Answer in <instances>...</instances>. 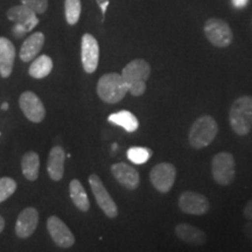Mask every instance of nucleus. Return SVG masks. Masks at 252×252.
Returning <instances> with one entry per match:
<instances>
[{
  "label": "nucleus",
  "instance_id": "obj_1",
  "mask_svg": "<svg viewBox=\"0 0 252 252\" xmlns=\"http://www.w3.org/2000/svg\"><path fill=\"white\" fill-rule=\"evenodd\" d=\"M217 132H219V125L215 119L208 115L201 116L193 123L189 130V144L193 149H204L215 140Z\"/></svg>",
  "mask_w": 252,
  "mask_h": 252
},
{
  "label": "nucleus",
  "instance_id": "obj_2",
  "mask_svg": "<svg viewBox=\"0 0 252 252\" xmlns=\"http://www.w3.org/2000/svg\"><path fill=\"white\" fill-rule=\"evenodd\" d=\"M230 126L236 134L247 135L252 128V97L242 96L231 105L229 111Z\"/></svg>",
  "mask_w": 252,
  "mask_h": 252
},
{
  "label": "nucleus",
  "instance_id": "obj_3",
  "mask_svg": "<svg viewBox=\"0 0 252 252\" xmlns=\"http://www.w3.org/2000/svg\"><path fill=\"white\" fill-rule=\"evenodd\" d=\"M128 93V86L122 74L109 72L103 75L97 83V94L103 102L108 104L119 103Z\"/></svg>",
  "mask_w": 252,
  "mask_h": 252
},
{
  "label": "nucleus",
  "instance_id": "obj_4",
  "mask_svg": "<svg viewBox=\"0 0 252 252\" xmlns=\"http://www.w3.org/2000/svg\"><path fill=\"white\" fill-rule=\"evenodd\" d=\"M7 18L8 20L14 23L12 34L17 39L24 37L39 24V19H37L35 12L23 4L9 8L7 11Z\"/></svg>",
  "mask_w": 252,
  "mask_h": 252
},
{
  "label": "nucleus",
  "instance_id": "obj_5",
  "mask_svg": "<svg viewBox=\"0 0 252 252\" xmlns=\"http://www.w3.org/2000/svg\"><path fill=\"white\" fill-rule=\"evenodd\" d=\"M213 178L216 184L228 186L235 180L236 163L235 158L229 152H220L213 158L212 161Z\"/></svg>",
  "mask_w": 252,
  "mask_h": 252
},
{
  "label": "nucleus",
  "instance_id": "obj_6",
  "mask_svg": "<svg viewBox=\"0 0 252 252\" xmlns=\"http://www.w3.org/2000/svg\"><path fill=\"white\" fill-rule=\"evenodd\" d=\"M204 34L214 46L224 48L232 42L234 34L231 28L222 19L212 18L204 25Z\"/></svg>",
  "mask_w": 252,
  "mask_h": 252
},
{
  "label": "nucleus",
  "instance_id": "obj_7",
  "mask_svg": "<svg viewBox=\"0 0 252 252\" xmlns=\"http://www.w3.org/2000/svg\"><path fill=\"white\" fill-rule=\"evenodd\" d=\"M89 185L94 196L96 198V202L103 210V213L110 219H116L118 216L117 204L112 200L111 195L109 194L108 189L103 185L99 176L97 174H91L89 176Z\"/></svg>",
  "mask_w": 252,
  "mask_h": 252
},
{
  "label": "nucleus",
  "instance_id": "obj_8",
  "mask_svg": "<svg viewBox=\"0 0 252 252\" xmlns=\"http://www.w3.org/2000/svg\"><path fill=\"white\" fill-rule=\"evenodd\" d=\"M153 187L160 193H168L176 180V168L169 162L158 163L150 173Z\"/></svg>",
  "mask_w": 252,
  "mask_h": 252
},
{
  "label": "nucleus",
  "instance_id": "obj_9",
  "mask_svg": "<svg viewBox=\"0 0 252 252\" xmlns=\"http://www.w3.org/2000/svg\"><path fill=\"white\" fill-rule=\"evenodd\" d=\"M179 208L182 213L188 215L202 216L209 212V201L204 195L195 191H184L179 197Z\"/></svg>",
  "mask_w": 252,
  "mask_h": 252
},
{
  "label": "nucleus",
  "instance_id": "obj_10",
  "mask_svg": "<svg viewBox=\"0 0 252 252\" xmlns=\"http://www.w3.org/2000/svg\"><path fill=\"white\" fill-rule=\"evenodd\" d=\"M19 105L25 117L33 123H41L45 119L46 109L41 99L32 91H25L19 98Z\"/></svg>",
  "mask_w": 252,
  "mask_h": 252
},
{
  "label": "nucleus",
  "instance_id": "obj_11",
  "mask_svg": "<svg viewBox=\"0 0 252 252\" xmlns=\"http://www.w3.org/2000/svg\"><path fill=\"white\" fill-rule=\"evenodd\" d=\"M47 229L54 243L62 249L71 248L75 244L74 234L67 224L58 216H50L47 220Z\"/></svg>",
  "mask_w": 252,
  "mask_h": 252
},
{
  "label": "nucleus",
  "instance_id": "obj_12",
  "mask_svg": "<svg viewBox=\"0 0 252 252\" xmlns=\"http://www.w3.org/2000/svg\"><path fill=\"white\" fill-rule=\"evenodd\" d=\"M81 58L86 72L93 74L96 71L99 61V46L91 34H84L82 36Z\"/></svg>",
  "mask_w": 252,
  "mask_h": 252
},
{
  "label": "nucleus",
  "instance_id": "obj_13",
  "mask_svg": "<svg viewBox=\"0 0 252 252\" xmlns=\"http://www.w3.org/2000/svg\"><path fill=\"white\" fill-rule=\"evenodd\" d=\"M39 223V213L35 208L27 207L19 214L15 223V234L19 238H28L35 231Z\"/></svg>",
  "mask_w": 252,
  "mask_h": 252
},
{
  "label": "nucleus",
  "instance_id": "obj_14",
  "mask_svg": "<svg viewBox=\"0 0 252 252\" xmlns=\"http://www.w3.org/2000/svg\"><path fill=\"white\" fill-rule=\"evenodd\" d=\"M111 173L115 176V179L121 184L123 187L130 190H134L139 187L140 184V175L137 169L127 165L125 162L113 163L111 166Z\"/></svg>",
  "mask_w": 252,
  "mask_h": 252
},
{
  "label": "nucleus",
  "instance_id": "obj_15",
  "mask_svg": "<svg viewBox=\"0 0 252 252\" xmlns=\"http://www.w3.org/2000/svg\"><path fill=\"white\" fill-rule=\"evenodd\" d=\"M151 75V65L143 59H135L125 65L122 76L127 86L137 82H146Z\"/></svg>",
  "mask_w": 252,
  "mask_h": 252
},
{
  "label": "nucleus",
  "instance_id": "obj_16",
  "mask_svg": "<svg viewBox=\"0 0 252 252\" xmlns=\"http://www.w3.org/2000/svg\"><path fill=\"white\" fill-rule=\"evenodd\" d=\"M175 235L180 241L189 245H203L207 242V235L203 230L188 223H179L175 226Z\"/></svg>",
  "mask_w": 252,
  "mask_h": 252
},
{
  "label": "nucleus",
  "instance_id": "obj_17",
  "mask_svg": "<svg viewBox=\"0 0 252 252\" xmlns=\"http://www.w3.org/2000/svg\"><path fill=\"white\" fill-rule=\"evenodd\" d=\"M15 47L7 37L0 36V75L7 78L13 71L15 60Z\"/></svg>",
  "mask_w": 252,
  "mask_h": 252
},
{
  "label": "nucleus",
  "instance_id": "obj_18",
  "mask_svg": "<svg viewBox=\"0 0 252 252\" xmlns=\"http://www.w3.org/2000/svg\"><path fill=\"white\" fill-rule=\"evenodd\" d=\"M65 152L61 146H54L49 152L47 171L53 181H60L64 174Z\"/></svg>",
  "mask_w": 252,
  "mask_h": 252
},
{
  "label": "nucleus",
  "instance_id": "obj_19",
  "mask_svg": "<svg viewBox=\"0 0 252 252\" xmlns=\"http://www.w3.org/2000/svg\"><path fill=\"white\" fill-rule=\"evenodd\" d=\"M45 34L41 33V32H36V33H33L32 35L28 36L24 41L20 49L21 61L30 62L35 59L40 50L42 49L43 45H45Z\"/></svg>",
  "mask_w": 252,
  "mask_h": 252
},
{
  "label": "nucleus",
  "instance_id": "obj_20",
  "mask_svg": "<svg viewBox=\"0 0 252 252\" xmlns=\"http://www.w3.org/2000/svg\"><path fill=\"white\" fill-rule=\"evenodd\" d=\"M69 193H70V198L72 203L76 206V208L81 210V212L87 213L90 209V201L88 197L86 189H84L83 185L81 184L80 180L74 179L69 184Z\"/></svg>",
  "mask_w": 252,
  "mask_h": 252
},
{
  "label": "nucleus",
  "instance_id": "obj_21",
  "mask_svg": "<svg viewBox=\"0 0 252 252\" xmlns=\"http://www.w3.org/2000/svg\"><path fill=\"white\" fill-rule=\"evenodd\" d=\"M108 121L112 124L122 126L125 131L127 132H134L139 127V122L133 113L126 110H122V111L115 112L109 116Z\"/></svg>",
  "mask_w": 252,
  "mask_h": 252
},
{
  "label": "nucleus",
  "instance_id": "obj_22",
  "mask_svg": "<svg viewBox=\"0 0 252 252\" xmlns=\"http://www.w3.org/2000/svg\"><path fill=\"white\" fill-rule=\"evenodd\" d=\"M21 169L27 180L35 181L39 178L40 158L36 152H27L21 159Z\"/></svg>",
  "mask_w": 252,
  "mask_h": 252
},
{
  "label": "nucleus",
  "instance_id": "obj_23",
  "mask_svg": "<svg viewBox=\"0 0 252 252\" xmlns=\"http://www.w3.org/2000/svg\"><path fill=\"white\" fill-rule=\"evenodd\" d=\"M53 70V60L48 55H41L32 62L30 67V75L33 78H45Z\"/></svg>",
  "mask_w": 252,
  "mask_h": 252
},
{
  "label": "nucleus",
  "instance_id": "obj_24",
  "mask_svg": "<svg viewBox=\"0 0 252 252\" xmlns=\"http://www.w3.org/2000/svg\"><path fill=\"white\" fill-rule=\"evenodd\" d=\"M64 11L67 23L69 25H71V26L76 25L78 23V20H80L82 12L81 0H65Z\"/></svg>",
  "mask_w": 252,
  "mask_h": 252
},
{
  "label": "nucleus",
  "instance_id": "obj_25",
  "mask_svg": "<svg viewBox=\"0 0 252 252\" xmlns=\"http://www.w3.org/2000/svg\"><path fill=\"white\" fill-rule=\"evenodd\" d=\"M152 154V150L147 149V147L133 146L127 150V158L131 162L135 163V165H143V163L149 161Z\"/></svg>",
  "mask_w": 252,
  "mask_h": 252
},
{
  "label": "nucleus",
  "instance_id": "obj_26",
  "mask_svg": "<svg viewBox=\"0 0 252 252\" xmlns=\"http://www.w3.org/2000/svg\"><path fill=\"white\" fill-rule=\"evenodd\" d=\"M17 190V182L12 178H0V203L11 197Z\"/></svg>",
  "mask_w": 252,
  "mask_h": 252
},
{
  "label": "nucleus",
  "instance_id": "obj_27",
  "mask_svg": "<svg viewBox=\"0 0 252 252\" xmlns=\"http://www.w3.org/2000/svg\"><path fill=\"white\" fill-rule=\"evenodd\" d=\"M21 2L36 14L45 13L48 8V0H21Z\"/></svg>",
  "mask_w": 252,
  "mask_h": 252
},
{
  "label": "nucleus",
  "instance_id": "obj_28",
  "mask_svg": "<svg viewBox=\"0 0 252 252\" xmlns=\"http://www.w3.org/2000/svg\"><path fill=\"white\" fill-rule=\"evenodd\" d=\"M146 91V82H137V83H132L128 86V93L132 96H141Z\"/></svg>",
  "mask_w": 252,
  "mask_h": 252
},
{
  "label": "nucleus",
  "instance_id": "obj_29",
  "mask_svg": "<svg viewBox=\"0 0 252 252\" xmlns=\"http://www.w3.org/2000/svg\"><path fill=\"white\" fill-rule=\"evenodd\" d=\"M243 215L247 220H252V198L248 201V203L245 204L244 210H243Z\"/></svg>",
  "mask_w": 252,
  "mask_h": 252
},
{
  "label": "nucleus",
  "instance_id": "obj_30",
  "mask_svg": "<svg viewBox=\"0 0 252 252\" xmlns=\"http://www.w3.org/2000/svg\"><path fill=\"white\" fill-rule=\"evenodd\" d=\"M244 234L252 242V220H249L244 225Z\"/></svg>",
  "mask_w": 252,
  "mask_h": 252
},
{
  "label": "nucleus",
  "instance_id": "obj_31",
  "mask_svg": "<svg viewBox=\"0 0 252 252\" xmlns=\"http://www.w3.org/2000/svg\"><path fill=\"white\" fill-rule=\"evenodd\" d=\"M248 1L249 0H232V4L236 8H242L248 4Z\"/></svg>",
  "mask_w": 252,
  "mask_h": 252
},
{
  "label": "nucleus",
  "instance_id": "obj_32",
  "mask_svg": "<svg viewBox=\"0 0 252 252\" xmlns=\"http://www.w3.org/2000/svg\"><path fill=\"white\" fill-rule=\"evenodd\" d=\"M4 228H5V220H4V217L0 216V234L2 232Z\"/></svg>",
  "mask_w": 252,
  "mask_h": 252
},
{
  "label": "nucleus",
  "instance_id": "obj_33",
  "mask_svg": "<svg viewBox=\"0 0 252 252\" xmlns=\"http://www.w3.org/2000/svg\"><path fill=\"white\" fill-rule=\"evenodd\" d=\"M1 109H2V110H7V109H8V103H4V104H2Z\"/></svg>",
  "mask_w": 252,
  "mask_h": 252
}]
</instances>
